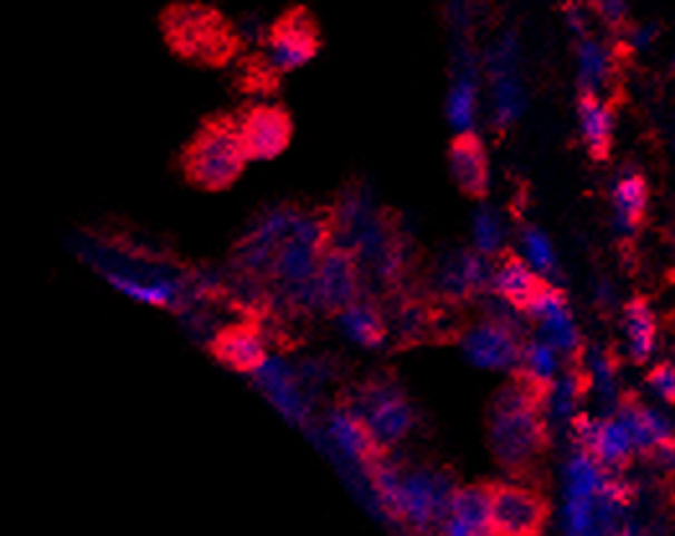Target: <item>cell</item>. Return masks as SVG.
Returning a JSON list of instances; mask_svg holds the SVG:
<instances>
[{
  "label": "cell",
  "mask_w": 675,
  "mask_h": 536,
  "mask_svg": "<svg viewBox=\"0 0 675 536\" xmlns=\"http://www.w3.org/2000/svg\"><path fill=\"white\" fill-rule=\"evenodd\" d=\"M524 245H526V251H529V259L534 261V266L545 269V271L555 269V253H551L549 241L539 233V230H526Z\"/></svg>",
  "instance_id": "603a6c76"
},
{
  "label": "cell",
  "mask_w": 675,
  "mask_h": 536,
  "mask_svg": "<svg viewBox=\"0 0 675 536\" xmlns=\"http://www.w3.org/2000/svg\"><path fill=\"white\" fill-rule=\"evenodd\" d=\"M454 488H447L441 475L431 472H405L400 477L398 508L394 516L402 526L413 532H428L441 516H447L449 495Z\"/></svg>",
  "instance_id": "ba28073f"
},
{
  "label": "cell",
  "mask_w": 675,
  "mask_h": 536,
  "mask_svg": "<svg viewBox=\"0 0 675 536\" xmlns=\"http://www.w3.org/2000/svg\"><path fill=\"white\" fill-rule=\"evenodd\" d=\"M369 426L376 444L387 451L400 444L415 426V410L405 392L390 379H372L361 387L359 398L345 402Z\"/></svg>",
  "instance_id": "277c9868"
},
{
  "label": "cell",
  "mask_w": 675,
  "mask_h": 536,
  "mask_svg": "<svg viewBox=\"0 0 675 536\" xmlns=\"http://www.w3.org/2000/svg\"><path fill=\"white\" fill-rule=\"evenodd\" d=\"M647 382L665 402H675V377H673V364H668V361H663V364H657L653 371H649Z\"/></svg>",
  "instance_id": "484cf974"
},
{
  "label": "cell",
  "mask_w": 675,
  "mask_h": 536,
  "mask_svg": "<svg viewBox=\"0 0 675 536\" xmlns=\"http://www.w3.org/2000/svg\"><path fill=\"white\" fill-rule=\"evenodd\" d=\"M475 235H477V245H480L482 253H496L500 245V222L492 217V214L482 212L480 217H477Z\"/></svg>",
  "instance_id": "d4e9b609"
},
{
  "label": "cell",
  "mask_w": 675,
  "mask_h": 536,
  "mask_svg": "<svg viewBox=\"0 0 675 536\" xmlns=\"http://www.w3.org/2000/svg\"><path fill=\"white\" fill-rule=\"evenodd\" d=\"M320 49V29L312 16L304 8H292L284 13L268 31L266 52H263L261 62L274 72V76H284L302 65H307Z\"/></svg>",
  "instance_id": "5b68a950"
},
{
  "label": "cell",
  "mask_w": 675,
  "mask_h": 536,
  "mask_svg": "<svg viewBox=\"0 0 675 536\" xmlns=\"http://www.w3.org/2000/svg\"><path fill=\"white\" fill-rule=\"evenodd\" d=\"M549 522V503L526 485L492 483L490 534L537 536Z\"/></svg>",
  "instance_id": "52a82bcc"
},
{
  "label": "cell",
  "mask_w": 675,
  "mask_h": 536,
  "mask_svg": "<svg viewBox=\"0 0 675 536\" xmlns=\"http://www.w3.org/2000/svg\"><path fill=\"white\" fill-rule=\"evenodd\" d=\"M331 433L338 447L343 449L345 457L359 461L361 467H369L372 461L384 457V449L369 431V426L361 420L349 406L338 408L331 418Z\"/></svg>",
  "instance_id": "e0dca14e"
},
{
  "label": "cell",
  "mask_w": 675,
  "mask_h": 536,
  "mask_svg": "<svg viewBox=\"0 0 675 536\" xmlns=\"http://www.w3.org/2000/svg\"><path fill=\"white\" fill-rule=\"evenodd\" d=\"M524 338L506 318H490L475 325L464 338L467 359L485 369H516L521 364Z\"/></svg>",
  "instance_id": "8fae6325"
},
{
  "label": "cell",
  "mask_w": 675,
  "mask_h": 536,
  "mask_svg": "<svg viewBox=\"0 0 675 536\" xmlns=\"http://www.w3.org/2000/svg\"><path fill=\"white\" fill-rule=\"evenodd\" d=\"M163 37L180 60L219 68L241 49L235 29L219 13L202 6H176L163 16Z\"/></svg>",
  "instance_id": "3957f363"
},
{
  "label": "cell",
  "mask_w": 675,
  "mask_h": 536,
  "mask_svg": "<svg viewBox=\"0 0 675 536\" xmlns=\"http://www.w3.org/2000/svg\"><path fill=\"white\" fill-rule=\"evenodd\" d=\"M600 485H604V469L598 467V461L588 457L586 451L580 457H575L570 461V469H567V493L570 498H596Z\"/></svg>",
  "instance_id": "7402d4cb"
},
{
  "label": "cell",
  "mask_w": 675,
  "mask_h": 536,
  "mask_svg": "<svg viewBox=\"0 0 675 536\" xmlns=\"http://www.w3.org/2000/svg\"><path fill=\"white\" fill-rule=\"evenodd\" d=\"M209 351L222 367L241 371V374L261 371L268 361L266 341H263L261 325L255 320H243V323L217 330L209 343Z\"/></svg>",
  "instance_id": "7c38bea8"
},
{
  "label": "cell",
  "mask_w": 675,
  "mask_h": 536,
  "mask_svg": "<svg viewBox=\"0 0 675 536\" xmlns=\"http://www.w3.org/2000/svg\"><path fill=\"white\" fill-rule=\"evenodd\" d=\"M490 282L488 269L482 259L472 251L449 253L439 269H436V292L447 304H464L477 292H482Z\"/></svg>",
  "instance_id": "5bb4252c"
},
{
  "label": "cell",
  "mask_w": 675,
  "mask_h": 536,
  "mask_svg": "<svg viewBox=\"0 0 675 536\" xmlns=\"http://www.w3.org/2000/svg\"><path fill=\"white\" fill-rule=\"evenodd\" d=\"M361 296V263L353 247L331 243L320 255L312 279V302L325 312H341Z\"/></svg>",
  "instance_id": "8992f818"
},
{
  "label": "cell",
  "mask_w": 675,
  "mask_h": 536,
  "mask_svg": "<svg viewBox=\"0 0 675 536\" xmlns=\"http://www.w3.org/2000/svg\"><path fill=\"white\" fill-rule=\"evenodd\" d=\"M472 111H475V94L469 86H459L454 94H451V104H449V119L454 127H467L472 121Z\"/></svg>",
  "instance_id": "cb8c5ba5"
},
{
  "label": "cell",
  "mask_w": 675,
  "mask_h": 536,
  "mask_svg": "<svg viewBox=\"0 0 675 536\" xmlns=\"http://www.w3.org/2000/svg\"><path fill=\"white\" fill-rule=\"evenodd\" d=\"M341 328L345 330V335L353 338V341L366 345V349H380V345L387 341V333H390V325H387V318L380 304L374 300H353L349 308H343L341 312Z\"/></svg>",
  "instance_id": "d6986e66"
},
{
  "label": "cell",
  "mask_w": 675,
  "mask_h": 536,
  "mask_svg": "<svg viewBox=\"0 0 675 536\" xmlns=\"http://www.w3.org/2000/svg\"><path fill=\"white\" fill-rule=\"evenodd\" d=\"M578 114H580V129L583 137H586L590 158L596 163H606L612 158V137H614L612 109H608L593 90H586L578 101Z\"/></svg>",
  "instance_id": "ac0fdd59"
},
{
  "label": "cell",
  "mask_w": 675,
  "mask_h": 536,
  "mask_svg": "<svg viewBox=\"0 0 675 536\" xmlns=\"http://www.w3.org/2000/svg\"><path fill=\"white\" fill-rule=\"evenodd\" d=\"M647 202H649V188L647 181L639 173H629L624 176L614 188V204H616V217L619 225L627 233H637L642 222L647 217Z\"/></svg>",
  "instance_id": "44dd1931"
},
{
  "label": "cell",
  "mask_w": 675,
  "mask_h": 536,
  "mask_svg": "<svg viewBox=\"0 0 675 536\" xmlns=\"http://www.w3.org/2000/svg\"><path fill=\"white\" fill-rule=\"evenodd\" d=\"M492 483H472L454 488L449 495L447 534H490Z\"/></svg>",
  "instance_id": "2e32d148"
},
{
  "label": "cell",
  "mask_w": 675,
  "mask_h": 536,
  "mask_svg": "<svg viewBox=\"0 0 675 536\" xmlns=\"http://www.w3.org/2000/svg\"><path fill=\"white\" fill-rule=\"evenodd\" d=\"M490 284L500 300L510 304L516 312H524V315H531L534 304L539 302V296L549 286L547 279H541L537 271L526 266V261L513 251H500L496 271L490 274Z\"/></svg>",
  "instance_id": "4fadbf2b"
},
{
  "label": "cell",
  "mask_w": 675,
  "mask_h": 536,
  "mask_svg": "<svg viewBox=\"0 0 675 536\" xmlns=\"http://www.w3.org/2000/svg\"><path fill=\"white\" fill-rule=\"evenodd\" d=\"M449 165L459 192L475 202H482L485 196H488L490 170L488 155H485V145L480 137L472 135V131H462V135L451 139Z\"/></svg>",
  "instance_id": "9a60e30c"
},
{
  "label": "cell",
  "mask_w": 675,
  "mask_h": 536,
  "mask_svg": "<svg viewBox=\"0 0 675 536\" xmlns=\"http://www.w3.org/2000/svg\"><path fill=\"white\" fill-rule=\"evenodd\" d=\"M248 163L233 114H217L204 121L180 153V170L202 192H225L243 176Z\"/></svg>",
  "instance_id": "7a4b0ae2"
},
{
  "label": "cell",
  "mask_w": 675,
  "mask_h": 536,
  "mask_svg": "<svg viewBox=\"0 0 675 536\" xmlns=\"http://www.w3.org/2000/svg\"><path fill=\"white\" fill-rule=\"evenodd\" d=\"M235 121L248 160H274L292 143L294 124L282 106H251L243 114H235Z\"/></svg>",
  "instance_id": "9c48e42d"
},
{
  "label": "cell",
  "mask_w": 675,
  "mask_h": 536,
  "mask_svg": "<svg viewBox=\"0 0 675 536\" xmlns=\"http://www.w3.org/2000/svg\"><path fill=\"white\" fill-rule=\"evenodd\" d=\"M549 382L513 369V377L500 387L490 402V451L500 467L513 477L537 472L549 449L545 410L549 406Z\"/></svg>",
  "instance_id": "6da1fadb"
},
{
  "label": "cell",
  "mask_w": 675,
  "mask_h": 536,
  "mask_svg": "<svg viewBox=\"0 0 675 536\" xmlns=\"http://www.w3.org/2000/svg\"><path fill=\"white\" fill-rule=\"evenodd\" d=\"M624 330H627L634 364H645L653 357L657 341L655 310L647 296H634L627 304V310H624Z\"/></svg>",
  "instance_id": "ffe728a7"
},
{
  "label": "cell",
  "mask_w": 675,
  "mask_h": 536,
  "mask_svg": "<svg viewBox=\"0 0 675 536\" xmlns=\"http://www.w3.org/2000/svg\"><path fill=\"white\" fill-rule=\"evenodd\" d=\"M573 436L580 449L598 461L604 472L624 475L634 459V444L619 418L600 420L590 416L573 418Z\"/></svg>",
  "instance_id": "30bf717a"
}]
</instances>
